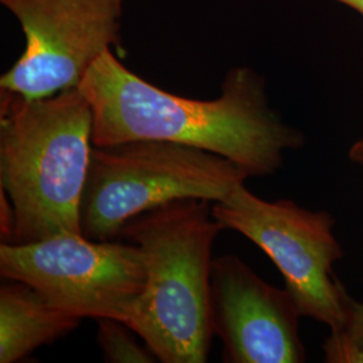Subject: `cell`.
<instances>
[{"label": "cell", "instance_id": "obj_1", "mask_svg": "<svg viewBox=\"0 0 363 363\" xmlns=\"http://www.w3.org/2000/svg\"><path fill=\"white\" fill-rule=\"evenodd\" d=\"M93 112V145L152 139L193 145L234 162L249 178L276 174L286 150L306 143L271 108L265 79L234 67L214 100L172 94L123 65L113 50L94 61L78 85Z\"/></svg>", "mask_w": 363, "mask_h": 363}, {"label": "cell", "instance_id": "obj_2", "mask_svg": "<svg viewBox=\"0 0 363 363\" xmlns=\"http://www.w3.org/2000/svg\"><path fill=\"white\" fill-rule=\"evenodd\" d=\"M91 147L93 112L78 88L35 100L1 91L0 189L15 213L11 244L82 234Z\"/></svg>", "mask_w": 363, "mask_h": 363}, {"label": "cell", "instance_id": "obj_3", "mask_svg": "<svg viewBox=\"0 0 363 363\" xmlns=\"http://www.w3.org/2000/svg\"><path fill=\"white\" fill-rule=\"evenodd\" d=\"M225 230L210 201L178 199L127 222L120 233L142 247L145 286L125 325L163 363L208 362L213 245Z\"/></svg>", "mask_w": 363, "mask_h": 363}, {"label": "cell", "instance_id": "obj_4", "mask_svg": "<svg viewBox=\"0 0 363 363\" xmlns=\"http://www.w3.org/2000/svg\"><path fill=\"white\" fill-rule=\"evenodd\" d=\"M247 178L232 160L193 145L152 139L93 145L79 208L82 235L117 240L145 211L178 199L218 202Z\"/></svg>", "mask_w": 363, "mask_h": 363}, {"label": "cell", "instance_id": "obj_5", "mask_svg": "<svg viewBox=\"0 0 363 363\" xmlns=\"http://www.w3.org/2000/svg\"><path fill=\"white\" fill-rule=\"evenodd\" d=\"M223 229L245 235L272 259L301 316L342 330L347 320V294L334 274L343 249L334 235L331 213L311 211L280 199L268 202L245 183L211 205Z\"/></svg>", "mask_w": 363, "mask_h": 363}, {"label": "cell", "instance_id": "obj_6", "mask_svg": "<svg viewBox=\"0 0 363 363\" xmlns=\"http://www.w3.org/2000/svg\"><path fill=\"white\" fill-rule=\"evenodd\" d=\"M0 274L37 289L79 319L125 322L145 286L142 247L117 240L60 234L31 244H0Z\"/></svg>", "mask_w": 363, "mask_h": 363}, {"label": "cell", "instance_id": "obj_7", "mask_svg": "<svg viewBox=\"0 0 363 363\" xmlns=\"http://www.w3.org/2000/svg\"><path fill=\"white\" fill-rule=\"evenodd\" d=\"M25 34V50L0 91L28 100L78 88L94 61L120 45L123 0H0Z\"/></svg>", "mask_w": 363, "mask_h": 363}, {"label": "cell", "instance_id": "obj_8", "mask_svg": "<svg viewBox=\"0 0 363 363\" xmlns=\"http://www.w3.org/2000/svg\"><path fill=\"white\" fill-rule=\"evenodd\" d=\"M211 315L226 363H303L298 307L234 255L213 259Z\"/></svg>", "mask_w": 363, "mask_h": 363}, {"label": "cell", "instance_id": "obj_9", "mask_svg": "<svg viewBox=\"0 0 363 363\" xmlns=\"http://www.w3.org/2000/svg\"><path fill=\"white\" fill-rule=\"evenodd\" d=\"M79 320L52 306L33 286L6 279L0 286V363L22 361L76 330Z\"/></svg>", "mask_w": 363, "mask_h": 363}, {"label": "cell", "instance_id": "obj_10", "mask_svg": "<svg viewBox=\"0 0 363 363\" xmlns=\"http://www.w3.org/2000/svg\"><path fill=\"white\" fill-rule=\"evenodd\" d=\"M133 330L117 319H99V345L104 354V359L111 363H152L159 361L147 345L142 346Z\"/></svg>", "mask_w": 363, "mask_h": 363}, {"label": "cell", "instance_id": "obj_11", "mask_svg": "<svg viewBox=\"0 0 363 363\" xmlns=\"http://www.w3.org/2000/svg\"><path fill=\"white\" fill-rule=\"evenodd\" d=\"M325 362L363 363V347L342 330H331L323 343Z\"/></svg>", "mask_w": 363, "mask_h": 363}, {"label": "cell", "instance_id": "obj_12", "mask_svg": "<svg viewBox=\"0 0 363 363\" xmlns=\"http://www.w3.org/2000/svg\"><path fill=\"white\" fill-rule=\"evenodd\" d=\"M343 330L363 347V303L351 296L347 300V320Z\"/></svg>", "mask_w": 363, "mask_h": 363}, {"label": "cell", "instance_id": "obj_13", "mask_svg": "<svg viewBox=\"0 0 363 363\" xmlns=\"http://www.w3.org/2000/svg\"><path fill=\"white\" fill-rule=\"evenodd\" d=\"M349 159L354 164L363 167V139L355 142L349 151Z\"/></svg>", "mask_w": 363, "mask_h": 363}, {"label": "cell", "instance_id": "obj_14", "mask_svg": "<svg viewBox=\"0 0 363 363\" xmlns=\"http://www.w3.org/2000/svg\"><path fill=\"white\" fill-rule=\"evenodd\" d=\"M337 3H342L347 7H350L352 10H355L357 13H361L363 16V0H334Z\"/></svg>", "mask_w": 363, "mask_h": 363}]
</instances>
